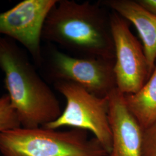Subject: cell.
Returning a JSON list of instances; mask_svg holds the SVG:
<instances>
[{
  "mask_svg": "<svg viewBox=\"0 0 156 156\" xmlns=\"http://www.w3.org/2000/svg\"><path fill=\"white\" fill-rule=\"evenodd\" d=\"M110 14L100 4L58 0L46 19L42 41L71 56L115 61Z\"/></svg>",
  "mask_w": 156,
  "mask_h": 156,
  "instance_id": "cell-1",
  "label": "cell"
},
{
  "mask_svg": "<svg viewBox=\"0 0 156 156\" xmlns=\"http://www.w3.org/2000/svg\"><path fill=\"white\" fill-rule=\"evenodd\" d=\"M0 69L5 89L21 127H44L62 111L59 101L28 57V53L8 37L0 36Z\"/></svg>",
  "mask_w": 156,
  "mask_h": 156,
  "instance_id": "cell-2",
  "label": "cell"
},
{
  "mask_svg": "<svg viewBox=\"0 0 156 156\" xmlns=\"http://www.w3.org/2000/svg\"><path fill=\"white\" fill-rule=\"evenodd\" d=\"M2 156H106L108 151L87 131L73 128L59 131L40 127L0 133Z\"/></svg>",
  "mask_w": 156,
  "mask_h": 156,
  "instance_id": "cell-3",
  "label": "cell"
},
{
  "mask_svg": "<svg viewBox=\"0 0 156 156\" xmlns=\"http://www.w3.org/2000/svg\"><path fill=\"white\" fill-rule=\"evenodd\" d=\"M54 87L66 98V106L56 120L44 127L53 129L70 127L89 131L109 153L112 132L108 96H96L78 84L65 80L55 82Z\"/></svg>",
  "mask_w": 156,
  "mask_h": 156,
  "instance_id": "cell-4",
  "label": "cell"
},
{
  "mask_svg": "<svg viewBox=\"0 0 156 156\" xmlns=\"http://www.w3.org/2000/svg\"><path fill=\"white\" fill-rule=\"evenodd\" d=\"M114 64L111 60L76 57L52 49L48 56L42 55L39 68L53 82H71L96 96L106 97L117 88Z\"/></svg>",
  "mask_w": 156,
  "mask_h": 156,
  "instance_id": "cell-5",
  "label": "cell"
},
{
  "mask_svg": "<svg viewBox=\"0 0 156 156\" xmlns=\"http://www.w3.org/2000/svg\"><path fill=\"white\" fill-rule=\"evenodd\" d=\"M115 60L117 88L124 94L138 91L151 76L142 45L129 27V23L117 13L110 14Z\"/></svg>",
  "mask_w": 156,
  "mask_h": 156,
  "instance_id": "cell-6",
  "label": "cell"
},
{
  "mask_svg": "<svg viewBox=\"0 0 156 156\" xmlns=\"http://www.w3.org/2000/svg\"><path fill=\"white\" fill-rule=\"evenodd\" d=\"M57 2V0H24L0 13V35H5L22 45L38 68L42 61L44 25Z\"/></svg>",
  "mask_w": 156,
  "mask_h": 156,
  "instance_id": "cell-7",
  "label": "cell"
},
{
  "mask_svg": "<svg viewBox=\"0 0 156 156\" xmlns=\"http://www.w3.org/2000/svg\"><path fill=\"white\" fill-rule=\"evenodd\" d=\"M108 98L112 147L106 156H142L143 129L128 110L124 94L116 88Z\"/></svg>",
  "mask_w": 156,
  "mask_h": 156,
  "instance_id": "cell-8",
  "label": "cell"
},
{
  "mask_svg": "<svg viewBox=\"0 0 156 156\" xmlns=\"http://www.w3.org/2000/svg\"><path fill=\"white\" fill-rule=\"evenodd\" d=\"M101 4L134 25L142 41L151 75L156 63V15L147 11L136 1L106 0Z\"/></svg>",
  "mask_w": 156,
  "mask_h": 156,
  "instance_id": "cell-9",
  "label": "cell"
},
{
  "mask_svg": "<svg viewBox=\"0 0 156 156\" xmlns=\"http://www.w3.org/2000/svg\"><path fill=\"white\" fill-rule=\"evenodd\" d=\"M128 110L142 129L156 120V63L153 73L142 88L134 94H124Z\"/></svg>",
  "mask_w": 156,
  "mask_h": 156,
  "instance_id": "cell-10",
  "label": "cell"
},
{
  "mask_svg": "<svg viewBox=\"0 0 156 156\" xmlns=\"http://www.w3.org/2000/svg\"><path fill=\"white\" fill-rule=\"evenodd\" d=\"M21 127L16 112L7 94L0 97V133Z\"/></svg>",
  "mask_w": 156,
  "mask_h": 156,
  "instance_id": "cell-11",
  "label": "cell"
},
{
  "mask_svg": "<svg viewBox=\"0 0 156 156\" xmlns=\"http://www.w3.org/2000/svg\"><path fill=\"white\" fill-rule=\"evenodd\" d=\"M142 156H156V120L143 129Z\"/></svg>",
  "mask_w": 156,
  "mask_h": 156,
  "instance_id": "cell-12",
  "label": "cell"
},
{
  "mask_svg": "<svg viewBox=\"0 0 156 156\" xmlns=\"http://www.w3.org/2000/svg\"><path fill=\"white\" fill-rule=\"evenodd\" d=\"M140 5L156 16V0H137Z\"/></svg>",
  "mask_w": 156,
  "mask_h": 156,
  "instance_id": "cell-13",
  "label": "cell"
},
{
  "mask_svg": "<svg viewBox=\"0 0 156 156\" xmlns=\"http://www.w3.org/2000/svg\"><path fill=\"white\" fill-rule=\"evenodd\" d=\"M0 36H1V35H0Z\"/></svg>",
  "mask_w": 156,
  "mask_h": 156,
  "instance_id": "cell-14",
  "label": "cell"
}]
</instances>
